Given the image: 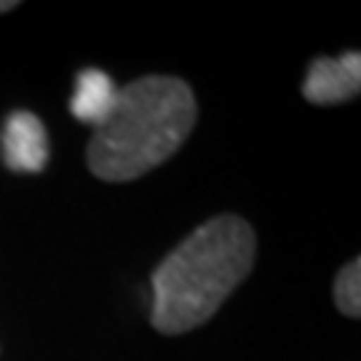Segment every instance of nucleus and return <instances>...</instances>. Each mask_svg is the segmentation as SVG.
<instances>
[{
  "instance_id": "obj_1",
  "label": "nucleus",
  "mask_w": 361,
  "mask_h": 361,
  "mask_svg": "<svg viewBox=\"0 0 361 361\" xmlns=\"http://www.w3.org/2000/svg\"><path fill=\"white\" fill-rule=\"evenodd\" d=\"M257 255L246 219L219 214L198 225L153 271L150 324L161 335H185L207 324L244 281Z\"/></svg>"
},
{
  "instance_id": "obj_2",
  "label": "nucleus",
  "mask_w": 361,
  "mask_h": 361,
  "mask_svg": "<svg viewBox=\"0 0 361 361\" xmlns=\"http://www.w3.org/2000/svg\"><path fill=\"white\" fill-rule=\"evenodd\" d=\"M198 118L193 89L174 75H145L118 94L113 116L94 129L86 164L102 182H131L180 150Z\"/></svg>"
},
{
  "instance_id": "obj_3",
  "label": "nucleus",
  "mask_w": 361,
  "mask_h": 361,
  "mask_svg": "<svg viewBox=\"0 0 361 361\" xmlns=\"http://www.w3.org/2000/svg\"><path fill=\"white\" fill-rule=\"evenodd\" d=\"M0 155L16 174H38L49 164V131L35 113L13 110L0 129Z\"/></svg>"
},
{
  "instance_id": "obj_4",
  "label": "nucleus",
  "mask_w": 361,
  "mask_h": 361,
  "mask_svg": "<svg viewBox=\"0 0 361 361\" xmlns=\"http://www.w3.org/2000/svg\"><path fill=\"white\" fill-rule=\"evenodd\" d=\"M361 89V56L345 51L340 56H316L302 83V97L310 104L350 102Z\"/></svg>"
},
{
  "instance_id": "obj_5",
  "label": "nucleus",
  "mask_w": 361,
  "mask_h": 361,
  "mask_svg": "<svg viewBox=\"0 0 361 361\" xmlns=\"http://www.w3.org/2000/svg\"><path fill=\"white\" fill-rule=\"evenodd\" d=\"M118 94H121V89L104 70H97V67L80 70L75 78L73 99H70V113L80 123H86L91 129H99L104 121L113 116Z\"/></svg>"
},
{
  "instance_id": "obj_6",
  "label": "nucleus",
  "mask_w": 361,
  "mask_h": 361,
  "mask_svg": "<svg viewBox=\"0 0 361 361\" xmlns=\"http://www.w3.org/2000/svg\"><path fill=\"white\" fill-rule=\"evenodd\" d=\"M335 302L343 316H361V259H350L335 279Z\"/></svg>"
},
{
  "instance_id": "obj_7",
  "label": "nucleus",
  "mask_w": 361,
  "mask_h": 361,
  "mask_svg": "<svg viewBox=\"0 0 361 361\" xmlns=\"http://www.w3.org/2000/svg\"><path fill=\"white\" fill-rule=\"evenodd\" d=\"M19 3L16 0H0V13H8V11H13Z\"/></svg>"
}]
</instances>
